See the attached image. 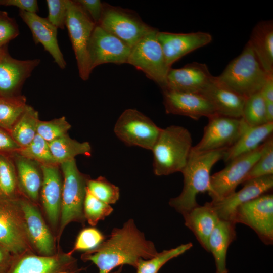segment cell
<instances>
[{"instance_id":"obj_1","label":"cell","mask_w":273,"mask_h":273,"mask_svg":"<svg viewBox=\"0 0 273 273\" xmlns=\"http://www.w3.org/2000/svg\"><path fill=\"white\" fill-rule=\"evenodd\" d=\"M158 252L154 243L146 238L133 219H129L121 228H114L96 248L83 252L80 258L95 264L98 273H111L123 265L135 268L141 259H149Z\"/></svg>"},{"instance_id":"obj_2","label":"cell","mask_w":273,"mask_h":273,"mask_svg":"<svg viewBox=\"0 0 273 273\" xmlns=\"http://www.w3.org/2000/svg\"><path fill=\"white\" fill-rule=\"evenodd\" d=\"M227 149L197 152L192 150L186 165L181 172L184 187L180 194L170 199L169 205L182 215L198 205L197 195L208 192L212 167L223 159Z\"/></svg>"},{"instance_id":"obj_3","label":"cell","mask_w":273,"mask_h":273,"mask_svg":"<svg viewBox=\"0 0 273 273\" xmlns=\"http://www.w3.org/2000/svg\"><path fill=\"white\" fill-rule=\"evenodd\" d=\"M191 133L185 127L171 125L162 128L152 151L153 170L157 176L181 172L192 148Z\"/></svg>"},{"instance_id":"obj_4","label":"cell","mask_w":273,"mask_h":273,"mask_svg":"<svg viewBox=\"0 0 273 273\" xmlns=\"http://www.w3.org/2000/svg\"><path fill=\"white\" fill-rule=\"evenodd\" d=\"M270 75L262 68L248 41L240 55L233 59L216 79L247 98L260 92Z\"/></svg>"},{"instance_id":"obj_5","label":"cell","mask_w":273,"mask_h":273,"mask_svg":"<svg viewBox=\"0 0 273 273\" xmlns=\"http://www.w3.org/2000/svg\"><path fill=\"white\" fill-rule=\"evenodd\" d=\"M63 175L61 211L56 239L57 246L66 227L70 223L84 224L83 203L89 179L78 170L75 159L60 164Z\"/></svg>"},{"instance_id":"obj_6","label":"cell","mask_w":273,"mask_h":273,"mask_svg":"<svg viewBox=\"0 0 273 273\" xmlns=\"http://www.w3.org/2000/svg\"><path fill=\"white\" fill-rule=\"evenodd\" d=\"M158 30L154 28L142 37L131 48L127 63L142 71L146 76L164 89L170 68L157 38Z\"/></svg>"},{"instance_id":"obj_7","label":"cell","mask_w":273,"mask_h":273,"mask_svg":"<svg viewBox=\"0 0 273 273\" xmlns=\"http://www.w3.org/2000/svg\"><path fill=\"white\" fill-rule=\"evenodd\" d=\"M96 24L76 1L68 0L66 26L75 54L79 75L88 79L91 71L88 57V44Z\"/></svg>"},{"instance_id":"obj_8","label":"cell","mask_w":273,"mask_h":273,"mask_svg":"<svg viewBox=\"0 0 273 273\" xmlns=\"http://www.w3.org/2000/svg\"><path fill=\"white\" fill-rule=\"evenodd\" d=\"M0 245L13 255L34 252L17 197L8 198L0 196Z\"/></svg>"},{"instance_id":"obj_9","label":"cell","mask_w":273,"mask_h":273,"mask_svg":"<svg viewBox=\"0 0 273 273\" xmlns=\"http://www.w3.org/2000/svg\"><path fill=\"white\" fill-rule=\"evenodd\" d=\"M86 268L80 267L77 259L57 246V252L46 256L27 251L14 255L6 273H81Z\"/></svg>"},{"instance_id":"obj_10","label":"cell","mask_w":273,"mask_h":273,"mask_svg":"<svg viewBox=\"0 0 273 273\" xmlns=\"http://www.w3.org/2000/svg\"><path fill=\"white\" fill-rule=\"evenodd\" d=\"M130 48L154 28L145 23L133 11L104 3L98 24Z\"/></svg>"},{"instance_id":"obj_11","label":"cell","mask_w":273,"mask_h":273,"mask_svg":"<svg viewBox=\"0 0 273 273\" xmlns=\"http://www.w3.org/2000/svg\"><path fill=\"white\" fill-rule=\"evenodd\" d=\"M162 128L148 117L134 109L124 110L114 127L116 136L128 146L152 150Z\"/></svg>"},{"instance_id":"obj_12","label":"cell","mask_w":273,"mask_h":273,"mask_svg":"<svg viewBox=\"0 0 273 273\" xmlns=\"http://www.w3.org/2000/svg\"><path fill=\"white\" fill-rule=\"evenodd\" d=\"M231 221L252 229L265 245L273 243V195L264 194L239 206Z\"/></svg>"},{"instance_id":"obj_13","label":"cell","mask_w":273,"mask_h":273,"mask_svg":"<svg viewBox=\"0 0 273 273\" xmlns=\"http://www.w3.org/2000/svg\"><path fill=\"white\" fill-rule=\"evenodd\" d=\"M264 143L256 150L231 160L225 168L211 175L210 188L208 193L211 202L220 201L236 191L237 187L242 183L260 157Z\"/></svg>"},{"instance_id":"obj_14","label":"cell","mask_w":273,"mask_h":273,"mask_svg":"<svg viewBox=\"0 0 273 273\" xmlns=\"http://www.w3.org/2000/svg\"><path fill=\"white\" fill-rule=\"evenodd\" d=\"M200 142L192 150L204 152L228 149L238 140L248 126L242 118H233L218 114L208 118Z\"/></svg>"},{"instance_id":"obj_15","label":"cell","mask_w":273,"mask_h":273,"mask_svg":"<svg viewBox=\"0 0 273 273\" xmlns=\"http://www.w3.org/2000/svg\"><path fill=\"white\" fill-rule=\"evenodd\" d=\"M17 199L22 210L29 242L37 254L49 256L57 251L56 238L47 224L38 207L19 193Z\"/></svg>"},{"instance_id":"obj_16","label":"cell","mask_w":273,"mask_h":273,"mask_svg":"<svg viewBox=\"0 0 273 273\" xmlns=\"http://www.w3.org/2000/svg\"><path fill=\"white\" fill-rule=\"evenodd\" d=\"M131 48L125 43L96 25L88 44L89 69L105 63H127Z\"/></svg>"},{"instance_id":"obj_17","label":"cell","mask_w":273,"mask_h":273,"mask_svg":"<svg viewBox=\"0 0 273 273\" xmlns=\"http://www.w3.org/2000/svg\"><path fill=\"white\" fill-rule=\"evenodd\" d=\"M167 114L182 115L198 120L217 114L209 100L202 94L162 90Z\"/></svg>"},{"instance_id":"obj_18","label":"cell","mask_w":273,"mask_h":273,"mask_svg":"<svg viewBox=\"0 0 273 273\" xmlns=\"http://www.w3.org/2000/svg\"><path fill=\"white\" fill-rule=\"evenodd\" d=\"M215 78L205 64L193 62L180 68H171L167 75L166 86L162 90L201 94Z\"/></svg>"},{"instance_id":"obj_19","label":"cell","mask_w":273,"mask_h":273,"mask_svg":"<svg viewBox=\"0 0 273 273\" xmlns=\"http://www.w3.org/2000/svg\"><path fill=\"white\" fill-rule=\"evenodd\" d=\"M40 199L47 220L54 232L58 230L62 205L63 182L57 165H40Z\"/></svg>"},{"instance_id":"obj_20","label":"cell","mask_w":273,"mask_h":273,"mask_svg":"<svg viewBox=\"0 0 273 273\" xmlns=\"http://www.w3.org/2000/svg\"><path fill=\"white\" fill-rule=\"evenodd\" d=\"M157 38L170 68L183 56L209 44L212 40L210 34L201 31L175 33L158 31Z\"/></svg>"},{"instance_id":"obj_21","label":"cell","mask_w":273,"mask_h":273,"mask_svg":"<svg viewBox=\"0 0 273 273\" xmlns=\"http://www.w3.org/2000/svg\"><path fill=\"white\" fill-rule=\"evenodd\" d=\"M40 61L39 59L18 60L6 52L0 57V96L20 95L18 93L23 84Z\"/></svg>"},{"instance_id":"obj_22","label":"cell","mask_w":273,"mask_h":273,"mask_svg":"<svg viewBox=\"0 0 273 273\" xmlns=\"http://www.w3.org/2000/svg\"><path fill=\"white\" fill-rule=\"evenodd\" d=\"M243 187L217 202L210 203L221 220H231L236 209L240 205L265 194L273 187V175L247 181Z\"/></svg>"},{"instance_id":"obj_23","label":"cell","mask_w":273,"mask_h":273,"mask_svg":"<svg viewBox=\"0 0 273 273\" xmlns=\"http://www.w3.org/2000/svg\"><path fill=\"white\" fill-rule=\"evenodd\" d=\"M19 16L29 28L35 43H41L61 69L66 66V62L59 48L57 40V28L47 18L36 13L19 10Z\"/></svg>"},{"instance_id":"obj_24","label":"cell","mask_w":273,"mask_h":273,"mask_svg":"<svg viewBox=\"0 0 273 273\" xmlns=\"http://www.w3.org/2000/svg\"><path fill=\"white\" fill-rule=\"evenodd\" d=\"M201 94L211 103L218 115L241 118L246 99L245 97L214 81Z\"/></svg>"},{"instance_id":"obj_25","label":"cell","mask_w":273,"mask_h":273,"mask_svg":"<svg viewBox=\"0 0 273 273\" xmlns=\"http://www.w3.org/2000/svg\"><path fill=\"white\" fill-rule=\"evenodd\" d=\"M185 225L195 236L201 246L208 252L209 238L220 220L210 202L198 205L183 215Z\"/></svg>"},{"instance_id":"obj_26","label":"cell","mask_w":273,"mask_h":273,"mask_svg":"<svg viewBox=\"0 0 273 273\" xmlns=\"http://www.w3.org/2000/svg\"><path fill=\"white\" fill-rule=\"evenodd\" d=\"M15 156L19 192L38 206L42 179L40 166L18 153Z\"/></svg>"},{"instance_id":"obj_27","label":"cell","mask_w":273,"mask_h":273,"mask_svg":"<svg viewBox=\"0 0 273 273\" xmlns=\"http://www.w3.org/2000/svg\"><path fill=\"white\" fill-rule=\"evenodd\" d=\"M236 238V223L220 219L211 233L208 242V252L212 253L216 266V273H228L227 252Z\"/></svg>"},{"instance_id":"obj_28","label":"cell","mask_w":273,"mask_h":273,"mask_svg":"<svg viewBox=\"0 0 273 273\" xmlns=\"http://www.w3.org/2000/svg\"><path fill=\"white\" fill-rule=\"evenodd\" d=\"M272 131L273 122L256 126L248 125L235 143L226 150L223 160L229 163L256 150L272 135Z\"/></svg>"},{"instance_id":"obj_29","label":"cell","mask_w":273,"mask_h":273,"mask_svg":"<svg viewBox=\"0 0 273 273\" xmlns=\"http://www.w3.org/2000/svg\"><path fill=\"white\" fill-rule=\"evenodd\" d=\"M266 73L273 74V23L271 20L258 23L248 41Z\"/></svg>"},{"instance_id":"obj_30","label":"cell","mask_w":273,"mask_h":273,"mask_svg":"<svg viewBox=\"0 0 273 273\" xmlns=\"http://www.w3.org/2000/svg\"><path fill=\"white\" fill-rule=\"evenodd\" d=\"M49 146L57 165L75 159L79 155L90 156L92 152L88 142H79L70 138L68 134L49 143Z\"/></svg>"},{"instance_id":"obj_31","label":"cell","mask_w":273,"mask_h":273,"mask_svg":"<svg viewBox=\"0 0 273 273\" xmlns=\"http://www.w3.org/2000/svg\"><path fill=\"white\" fill-rule=\"evenodd\" d=\"M39 120L38 112L27 105L10 133L21 148L28 145L33 140L37 134Z\"/></svg>"},{"instance_id":"obj_32","label":"cell","mask_w":273,"mask_h":273,"mask_svg":"<svg viewBox=\"0 0 273 273\" xmlns=\"http://www.w3.org/2000/svg\"><path fill=\"white\" fill-rule=\"evenodd\" d=\"M26 106V98L22 95L0 96V128L10 133Z\"/></svg>"},{"instance_id":"obj_33","label":"cell","mask_w":273,"mask_h":273,"mask_svg":"<svg viewBox=\"0 0 273 273\" xmlns=\"http://www.w3.org/2000/svg\"><path fill=\"white\" fill-rule=\"evenodd\" d=\"M192 247V243L189 242L158 252L155 256L149 259H141L135 267L136 273H158L168 261L184 254Z\"/></svg>"},{"instance_id":"obj_34","label":"cell","mask_w":273,"mask_h":273,"mask_svg":"<svg viewBox=\"0 0 273 273\" xmlns=\"http://www.w3.org/2000/svg\"><path fill=\"white\" fill-rule=\"evenodd\" d=\"M241 118L249 126L270 123L267 121L265 102L260 91L246 99Z\"/></svg>"},{"instance_id":"obj_35","label":"cell","mask_w":273,"mask_h":273,"mask_svg":"<svg viewBox=\"0 0 273 273\" xmlns=\"http://www.w3.org/2000/svg\"><path fill=\"white\" fill-rule=\"evenodd\" d=\"M19 193L15 166L5 154H0V196L15 198Z\"/></svg>"},{"instance_id":"obj_36","label":"cell","mask_w":273,"mask_h":273,"mask_svg":"<svg viewBox=\"0 0 273 273\" xmlns=\"http://www.w3.org/2000/svg\"><path fill=\"white\" fill-rule=\"evenodd\" d=\"M16 153L41 165H57L52 154L49 143L38 134L28 145L21 148Z\"/></svg>"},{"instance_id":"obj_37","label":"cell","mask_w":273,"mask_h":273,"mask_svg":"<svg viewBox=\"0 0 273 273\" xmlns=\"http://www.w3.org/2000/svg\"><path fill=\"white\" fill-rule=\"evenodd\" d=\"M113 211L111 205L95 197L86 189L83 203V213L85 221L92 226L105 219Z\"/></svg>"},{"instance_id":"obj_38","label":"cell","mask_w":273,"mask_h":273,"mask_svg":"<svg viewBox=\"0 0 273 273\" xmlns=\"http://www.w3.org/2000/svg\"><path fill=\"white\" fill-rule=\"evenodd\" d=\"M86 189L97 199L109 205L115 204L119 199V187L103 176L95 179H88Z\"/></svg>"},{"instance_id":"obj_39","label":"cell","mask_w":273,"mask_h":273,"mask_svg":"<svg viewBox=\"0 0 273 273\" xmlns=\"http://www.w3.org/2000/svg\"><path fill=\"white\" fill-rule=\"evenodd\" d=\"M273 175V139L270 136L264 143L263 152L242 184L261 177Z\"/></svg>"},{"instance_id":"obj_40","label":"cell","mask_w":273,"mask_h":273,"mask_svg":"<svg viewBox=\"0 0 273 273\" xmlns=\"http://www.w3.org/2000/svg\"><path fill=\"white\" fill-rule=\"evenodd\" d=\"M71 126L64 116L50 121L39 120L37 134L48 143L67 134Z\"/></svg>"},{"instance_id":"obj_41","label":"cell","mask_w":273,"mask_h":273,"mask_svg":"<svg viewBox=\"0 0 273 273\" xmlns=\"http://www.w3.org/2000/svg\"><path fill=\"white\" fill-rule=\"evenodd\" d=\"M105 239L104 234L94 226L84 228L79 232L73 248L68 253L73 255L77 251L85 252L93 250Z\"/></svg>"},{"instance_id":"obj_42","label":"cell","mask_w":273,"mask_h":273,"mask_svg":"<svg viewBox=\"0 0 273 273\" xmlns=\"http://www.w3.org/2000/svg\"><path fill=\"white\" fill-rule=\"evenodd\" d=\"M68 0H47L49 14L47 18L57 29L66 26Z\"/></svg>"},{"instance_id":"obj_43","label":"cell","mask_w":273,"mask_h":273,"mask_svg":"<svg viewBox=\"0 0 273 273\" xmlns=\"http://www.w3.org/2000/svg\"><path fill=\"white\" fill-rule=\"evenodd\" d=\"M19 34L18 25L5 12L0 11V49Z\"/></svg>"},{"instance_id":"obj_44","label":"cell","mask_w":273,"mask_h":273,"mask_svg":"<svg viewBox=\"0 0 273 273\" xmlns=\"http://www.w3.org/2000/svg\"><path fill=\"white\" fill-rule=\"evenodd\" d=\"M85 10L96 25L101 20L104 3L100 0H77L76 1Z\"/></svg>"},{"instance_id":"obj_45","label":"cell","mask_w":273,"mask_h":273,"mask_svg":"<svg viewBox=\"0 0 273 273\" xmlns=\"http://www.w3.org/2000/svg\"><path fill=\"white\" fill-rule=\"evenodd\" d=\"M0 6H14L21 11L33 13L39 10L36 0H0Z\"/></svg>"},{"instance_id":"obj_46","label":"cell","mask_w":273,"mask_h":273,"mask_svg":"<svg viewBox=\"0 0 273 273\" xmlns=\"http://www.w3.org/2000/svg\"><path fill=\"white\" fill-rule=\"evenodd\" d=\"M20 148L10 133L0 128V154L17 152Z\"/></svg>"},{"instance_id":"obj_47","label":"cell","mask_w":273,"mask_h":273,"mask_svg":"<svg viewBox=\"0 0 273 273\" xmlns=\"http://www.w3.org/2000/svg\"><path fill=\"white\" fill-rule=\"evenodd\" d=\"M265 104H273V74L270 75L260 90Z\"/></svg>"},{"instance_id":"obj_48","label":"cell","mask_w":273,"mask_h":273,"mask_svg":"<svg viewBox=\"0 0 273 273\" xmlns=\"http://www.w3.org/2000/svg\"><path fill=\"white\" fill-rule=\"evenodd\" d=\"M13 256L5 248L0 245V273H6L7 272Z\"/></svg>"},{"instance_id":"obj_49","label":"cell","mask_w":273,"mask_h":273,"mask_svg":"<svg viewBox=\"0 0 273 273\" xmlns=\"http://www.w3.org/2000/svg\"><path fill=\"white\" fill-rule=\"evenodd\" d=\"M122 268H123V266H121L119 267L116 270L111 272V273H121L122 271Z\"/></svg>"},{"instance_id":"obj_50","label":"cell","mask_w":273,"mask_h":273,"mask_svg":"<svg viewBox=\"0 0 273 273\" xmlns=\"http://www.w3.org/2000/svg\"><path fill=\"white\" fill-rule=\"evenodd\" d=\"M7 51L4 48H1L0 49V57L2 56Z\"/></svg>"}]
</instances>
